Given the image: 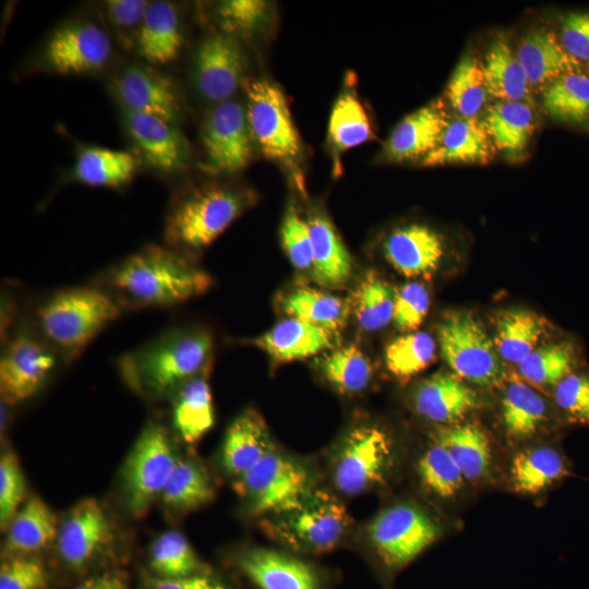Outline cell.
Returning a JSON list of instances; mask_svg holds the SVG:
<instances>
[{"instance_id": "6da1fadb", "label": "cell", "mask_w": 589, "mask_h": 589, "mask_svg": "<svg viewBox=\"0 0 589 589\" xmlns=\"http://www.w3.org/2000/svg\"><path fill=\"white\" fill-rule=\"evenodd\" d=\"M125 311L172 306L205 293L213 278L169 247L148 244L106 268L94 280Z\"/></svg>"}, {"instance_id": "7a4b0ae2", "label": "cell", "mask_w": 589, "mask_h": 589, "mask_svg": "<svg viewBox=\"0 0 589 589\" xmlns=\"http://www.w3.org/2000/svg\"><path fill=\"white\" fill-rule=\"evenodd\" d=\"M213 346V337L205 329L172 327L122 354L118 365L127 383L139 393L152 398L173 396L205 371Z\"/></svg>"}, {"instance_id": "3957f363", "label": "cell", "mask_w": 589, "mask_h": 589, "mask_svg": "<svg viewBox=\"0 0 589 589\" xmlns=\"http://www.w3.org/2000/svg\"><path fill=\"white\" fill-rule=\"evenodd\" d=\"M122 312L119 304L95 285L69 287L38 303L32 323L58 357L70 362Z\"/></svg>"}, {"instance_id": "277c9868", "label": "cell", "mask_w": 589, "mask_h": 589, "mask_svg": "<svg viewBox=\"0 0 589 589\" xmlns=\"http://www.w3.org/2000/svg\"><path fill=\"white\" fill-rule=\"evenodd\" d=\"M250 201L249 193L219 184L202 187L182 195L167 214V247L191 257L241 216Z\"/></svg>"}, {"instance_id": "5b68a950", "label": "cell", "mask_w": 589, "mask_h": 589, "mask_svg": "<svg viewBox=\"0 0 589 589\" xmlns=\"http://www.w3.org/2000/svg\"><path fill=\"white\" fill-rule=\"evenodd\" d=\"M440 352L452 372L465 382L494 387L504 380V366L494 340L469 311H452L437 326Z\"/></svg>"}, {"instance_id": "8992f818", "label": "cell", "mask_w": 589, "mask_h": 589, "mask_svg": "<svg viewBox=\"0 0 589 589\" xmlns=\"http://www.w3.org/2000/svg\"><path fill=\"white\" fill-rule=\"evenodd\" d=\"M266 526L285 544L322 553L340 542L349 526V517L336 497L325 491L312 490L293 508L271 515Z\"/></svg>"}, {"instance_id": "52a82bcc", "label": "cell", "mask_w": 589, "mask_h": 589, "mask_svg": "<svg viewBox=\"0 0 589 589\" xmlns=\"http://www.w3.org/2000/svg\"><path fill=\"white\" fill-rule=\"evenodd\" d=\"M178 459L166 429L156 422L148 423L123 468L127 503L134 517L144 516L160 498Z\"/></svg>"}, {"instance_id": "ba28073f", "label": "cell", "mask_w": 589, "mask_h": 589, "mask_svg": "<svg viewBox=\"0 0 589 589\" xmlns=\"http://www.w3.org/2000/svg\"><path fill=\"white\" fill-rule=\"evenodd\" d=\"M247 118L253 142L265 157L292 163L301 154V140L281 88L267 79L245 86Z\"/></svg>"}, {"instance_id": "9c48e42d", "label": "cell", "mask_w": 589, "mask_h": 589, "mask_svg": "<svg viewBox=\"0 0 589 589\" xmlns=\"http://www.w3.org/2000/svg\"><path fill=\"white\" fill-rule=\"evenodd\" d=\"M440 525L419 506L399 503L381 510L368 534L380 558L390 568H401L433 544Z\"/></svg>"}, {"instance_id": "30bf717a", "label": "cell", "mask_w": 589, "mask_h": 589, "mask_svg": "<svg viewBox=\"0 0 589 589\" xmlns=\"http://www.w3.org/2000/svg\"><path fill=\"white\" fill-rule=\"evenodd\" d=\"M58 354L33 323H23L5 339L0 360V392L4 404L32 398L52 372Z\"/></svg>"}, {"instance_id": "8fae6325", "label": "cell", "mask_w": 589, "mask_h": 589, "mask_svg": "<svg viewBox=\"0 0 589 589\" xmlns=\"http://www.w3.org/2000/svg\"><path fill=\"white\" fill-rule=\"evenodd\" d=\"M236 485L253 513L268 516L293 508L313 490L308 472L273 448Z\"/></svg>"}, {"instance_id": "7c38bea8", "label": "cell", "mask_w": 589, "mask_h": 589, "mask_svg": "<svg viewBox=\"0 0 589 589\" xmlns=\"http://www.w3.org/2000/svg\"><path fill=\"white\" fill-rule=\"evenodd\" d=\"M392 443L385 431L373 425L353 429L346 437L333 470L336 488L357 495L378 482L389 461Z\"/></svg>"}, {"instance_id": "4fadbf2b", "label": "cell", "mask_w": 589, "mask_h": 589, "mask_svg": "<svg viewBox=\"0 0 589 589\" xmlns=\"http://www.w3.org/2000/svg\"><path fill=\"white\" fill-rule=\"evenodd\" d=\"M202 141L214 172L233 173L245 168L254 143L245 106L232 99L216 104L205 119Z\"/></svg>"}, {"instance_id": "5bb4252c", "label": "cell", "mask_w": 589, "mask_h": 589, "mask_svg": "<svg viewBox=\"0 0 589 589\" xmlns=\"http://www.w3.org/2000/svg\"><path fill=\"white\" fill-rule=\"evenodd\" d=\"M244 71V55L230 34L216 33L200 44L193 80L204 99L215 104L230 100L242 83Z\"/></svg>"}, {"instance_id": "9a60e30c", "label": "cell", "mask_w": 589, "mask_h": 589, "mask_svg": "<svg viewBox=\"0 0 589 589\" xmlns=\"http://www.w3.org/2000/svg\"><path fill=\"white\" fill-rule=\"evenodd\" d=\"M111 55V40L105 29L92 21H79L52 34L44 58L55 72L80 74L100 70Z\"/></svg>"}, {"instance_id": "2e32d148", "label": "cell", "mask_w": 589, "mask_h": 589, "mask_svg": "<svg viewBox=\"0 0 589 589\" xmlns=\"http://www.w3.org/2000/svg\"><path fill=\"white\" fill-rule=\"evenodd\" d=\"M109 521L94 498L75 504L58 527L57 546L62 561L71 568H83L109 543Z\"/></svg>"}, {"instance_id": "e0dca14e", "label": "cell", "mask_w": 589, "mask_h": 589, "mask_svg": "<svg viewBox=\"0 0 589 589\" xmlns=\"http://www.w3.org/2000/svg\"><path fill=\"white\" fill-rule=\"evenodd\" d=\"M112 87L124 111L157 116L176 124L180 99L171 81L160 73L145 67H128L115 79Z\"/></svg>"}, {"instance_id": "ac0fdd59", "label": "cell", "mask_w": 589, "mask_h": 589, "mask_svg": "<svg viewBox=\"0 0 589 589\" xmlns=\"http://www.w3.org/2000/svg\"><path fill=\"white\" fill-rule=\"evenodd\" d=\"M385 259L400 275L429 277L435 273L444 255L440 233L424 224L395 228L383 244Z\"/></svg>"}, {"instance_id": "d6986e66", "label": "cell", "mask_w": 589, "mask_h": 589, "mask_svg": "<svg viewBox=\"0 0 589 589\" xmlns=\"http://www.w3.org/2000/svg\"><path fill=\"white\" fill-rule=\"evenodd\" d=\"M125 129L145 160L164 172L182 169L189 146L176 124L153 115L124 111Z\"/></svg>"}, {"instance_id": "ffe728a7", "label": "cell", "mask_w": 589, "mask_h": 589, "mask_svg": "<svg viewBox=\"0 0 589 589\" xmlns=\"http://www.w3.org/2000/svg\"><path fill=\"white\" fill-rule=\"evenodd\" d=\"M413 404L425 419L452 425L480 408L481 401L476 390L454 373L437 372L417 386Z\"/></svg>"}, {"instance_id": "44dd1931", "label": "cell", "mask_w": 589, "mask_h": 589, "mask_svg": "<svg viewBox=\"0 0 589 589\" xmlns=\"http://www.w3.org/2000/svg\"><path fill=\"white\" fill-rule=\"evenodd\" d=\"M449 120L440 101H432L406 116L386 140L382 155L401 163L430 153L438 144Z\"/></svg>"}, {"instance_id": "7402d4cb", "label": "cell", "mask_w": 589, "mask_h": 589, "mask_svg": "<svg viewBox=\"0 0 589 589\" xmlns=\"http://www.w3.org/2000/svg\"><path fill=\"white\" fill-rule=\"evenodd\" d=\"M335 336L323 327L288 316L250 342L274 362L288 363L329 349Z\"/></svg>"}, {"instance_id": "603a6c76", "label": "cell", "mask_w": 589, "mask_h": 589, "mask_svg": "<svg viewBox=\"0 0 589 589\" xmlns=\"http://www.w3.org/2000/svg\"><path fill=\"white\" fill-rule=\"evenodd\" d=\"M239 567L260 589H318L316 574L308 564L277 551H247Z\"/></svg>"}, {"instance_id": "cb8c5ba5", "label": "cell", "mask_w": 589, "mask_h": 589, "mask_svg": "<svg viewBox=\"0 0 589 589\" xmlns=\"http://www.w3.org/2000/svg\"><path fill=\"white\" fill-rule=\"evenodd\" d=\"M135 43L137 52L152 64H167L177 59L183 37L178 11L171 2H149Z\"/></svg>"}, {"instance_id": "d4e9b609", "label": "cell", "mask_w": 589, "mask_h": 589, "mask_svg": "<svg viewBox=\"0 0 589 589\" xmlns=\"http://www.w3.org/2000/svg\"><path fill=\"white\" fill-rule=\"evenodd\" d=\"M492 153V141L483 122L476 118H459L448 122L438 144L420 161L423 166L484 164L489 163Z\"/></svg>"}, {"instance_id": "484cf974", "label": "cell", "mask_w": 589, "mask_h": 589, "mask_svg": "<svg viewBox=\"0 0 589 589\" xmlns=\"http://www.w3.org/2000/svg\"><path fill=\"white\" fill-rule=\"evenodd\" d=\"M271 449L265 422L255 411L247 410L232 421L225 434L223 465L238 480Z\"/></svg>"}, {"instance_id": "4316f807", "label": "cell", "mask_w": 589, "mask_h": 589, "mask_svg": "<svg viewBox=\"0 0 589 589\" xmlns=\"http://www.w3.org/2000/svg\"><path fill=\"white\" fill-rule=\"evenodd\" d=\"M58 527L50 507L39 497L29 498L5 529V557L28 556L39 552L56 541Z\"/></svg>"}, {"instance_id": "83f0119b", "label": "cell", "mask_w": 589, "mask_h": 589, "mask_svg": "<svg viewBox=\"0 0 589 589\" xmlns=\"http://www.w3.org/2000/svg\"><path fill=\"white\" fill-rule=\"evenodd\" d=\"M313 262V279L324 287H340L350 278L352 260L332 221L315 213L308 218Z\"/></svg>"}, {"instance_id": "f1b7e54d", "label": "cell", "mask_w": 589, "mask_h": 589, "mask_svg": "<svg viewBox=\"0 0 589 589\" xmlns=\"http://www.w3.org/2000/svg\"><path fill=\"white\" fill-rule=\"evenodd\" d=\"M516 55L530 85L551 83L579 68V61L563 48L556 36L542 28L527 33Z\"/></svg>"}, {"instance_id": "f546056e", "label": "cell", "mask_w": 589, "mask_h": 589, "mask_svg": "<svg viewBox=\"0 0 589 589\" xmlns=\"http://www.w3.org/2000/svg\"><path fill=\"white\" fill-rule=\"evenodd\" d=\"M568 464L552 446H536L520 450L512 460L509 480L515 492L538 494L566 478Z\"/></svg>"}, {"instance_id": "4dcf8cb0", "label": "cell", "mask_w": 589, "mask_h": 589, "mask_svg": "<svg viewBox=\"0 0 589 589\" xmlns=\"http://www.w3.org/2000/svg\"><path fill=\"white\" fill-rule=\"evenodd\" d=\"M482 122L492 144L513 158L524 154L536 127L532 109L519 100L494 104Z\"/></svg>"}, {"instance_id": "1f68e13d", "label": "cell", "mask_w": 589, "mask_h": 589, "mask_svg": "<svg viewBox=\"0 0 589 589\" xmlns=\"http://www.w3.org/2000/svg\"><path fill=\"white\" fill-rule=\"evenodd\" d=\"M454 458L466 481L484 478L492 464V449L485 432L473 423L440 428L434 436Z\"/></svg>"}, {"instance_id": "d6a6232c", "label": "cell", "mask_w": 589, "mask_h": 589, "mask_svg": "<svg viewBox=\"0 0 589 589\" xmlns=\"http://www.w3.org/2000/svg\"><path fill=\"white\" fill-rule=\"evenodd\" d=\"M139 160L128 152L99 146L83 147L75 159L74 178L96 188H119L129 183Z\"/></svg>"}, {"instance_id": "836d02e7", "label": "cell", "mask_w": 589, "mask_h": 589, "mask_svg": "<svg viewBox=\"0 0 589 589\" xmlns=\"http://www.w3.org/2000/svg\"><path fill=\"white\" fill-rule=\"evenodd\" d=\"M214 419L213 397L204 375L191 378L173 395V425L185 443L197 442L211 430Z\"/></svg>"}, {"instance_id": "e575fe53", "label": "cell", "mask_w": 589, "mask_h": 589, "mask_svg": "<svg viewBox=\"0 0 589 589\" xmlns=\"http://www.w3.org/2000/svg\"><path fill=\"white\" fill-rule=\"evenodd\" d=\"M579 351L569 339L538 346L518 365L521 378L537 388H552L567 375L579 370Z\"/></svg>"}, {"instance_id": "d590c367", "label": "cell", "mask_w": 589, "mask_h": 589, "mask_svg": "<svg viewBox=\"0 0 589 589\" xmlns=\"http://www.w3.org/2000/svg\"><path fill=\"white\" fill-rule=\"evenodd\" d=\"M545 329V320L533 311H504L497 317L493 339L501 359L518 364L538 347Z\"/></svg>"}, {"instance_id": "8d00e7d4", "label": "cell", "mask_w": 589, "mask_h": 589, "mask_svg": "<svg viewBox=\"0 0 589 589\" xmlns=\"http://www.w3.org/2000/svg\"><path fill=\"white\" fill-rule=\"evenodd\" d=\"M501 416L503 426L514 440L533 436L546 422L545 399L525 381H512L503 395Z\"/></svg>"}, {"instance_id": "74e56055", "label": "cell", "mask_w": 589, "mask_h": 589, "mask_svg": "<svg viewBox=\"0 0 589 589\" xmlns=\"http://www.w3.org/2000/svg\"><path fill=\"white\" fill-rule=\"evenodd\" d=\"M283 312L337 334L346 324L350 304L326 291L300 287L287 293L280 302Z\"/></svg>"}, {"instance_id": "f35d334b", "label": "cell", "mask_w": 589, "mask_h": 589, "mask_svg": "<svg viewBox=\"0 0 589 589\" xmlns=\"http://www.w3.org/2000/svg\"><path fill=\"white\" fill-rule=\"evenodd\" d=\"M488 94L500 100L522 101L529 93L525 70L504 37L490 45L482 63Z\"/></svg>"}, {"instance_id": "ab89813d", "label": "cell", "mask_w": 589, "mask_h": 589, "mask_svg": "<svg viewBox=\"0 0 589 589\" xmlns=\"http://www.w3.org/2000/svg\"><path fill=\"white\" fill-rule=\"evenodd\" d=\"M369 116L357 94L342 92L329 115L328 140L337 153L357 147L372 137Z\"/></svg>"}, {"instance_id": "60d3db41", "label": "cell", "mask_w": 589, "mask_h": 589, "mask_svg": "<svg viewBox=\"0 0 589 589\" xmlns=\"http://www.w3.org/2000/svg\"><path fill=\"white\" fill-rule=\"evenodd\" d=\"M542 106L558 121H586L589 117V76L576 71L557 77L544 89Z\"/></svg>"}, {"instance_id": "b9f144b4", "label": "cell", "mask_w": 589, "mask_h": 589, "mask_svg": "<svg viewBox=\"0 0 589 589\" xmlns=\"http://www.w3.org/2000/svg\"><path fill=\"white\" fill-rule=\"evenodd\" d=\"M320 369L324 377L345 394L362 392L373 375L371 361L356 345L329 351L322 358Z\"/></svg>"}, {"instance_id": "7bdbcfd3", "label": "cell", "mask_w": 589, "mask_h": 589, "mask_svg": "<svg viewBox=\"0 0 589 589\" xmlns=\"http://www.w3.org/2000/svg\"><path fill=\"white\" fill-rule=\"evenodd\" d=\"M435 350L436 344L430 334L421 330L407 332L386 346L385 365L398 380H408L432 364Z\"/></svg>"}, {"instance_id": "ee69618b", "label": "cell", "mask_w": 589, "mask_h": 589, "mask_svg": "<svg viewBox=\"0 0 589 589\" xmlns=\"http://www.w3.org/2000/svg\"><path fill=\"white\" fill-rule=\"evenodd\" d=\"M395 289L374 272H369L354 293L353 313L365 332L384 328L393 321Z\"/></svg>"}, {"instance_id": "f6af8a7d", "label": "cell", "mask_w": 589, "mask_h": 589, "mask_svg": "<svg viewBox=\"0 0 589 589\" xmlns=\"http://www.w3.org/2000/svg\"><path fill=\"white\" fill-rule=\"evenodd\" d=\"M482 63L471 53L457 63L448 81L446 95L461 118H474L486 100Z\"/></svg>"}, {"instance_id": "bcb514c9", "label": "cell", "mask_w": 589, "mask_h": 589, "mask_svg": "<svg viewBox=\"0 0 589 589\" xmlns=\"http://www.w3.org/2000/svg\"><path fill=\"white\" fill-rule=\"evenodd\" d=\"M213 489L205 472L193 461L178 459L160 495L163 503L173 510H190L206 503Z\"/></svg>"}, {"instance_id": "7dc6e473", "label": "cell", "mask_w": 589, "mask_h": 589, "mask_svg": "<svg viewBox=\"0 0 589 589\" xmlns=\"http://www.w3.org/2000/svg\"><path fill=\"white\" fill-rule=\"evenodd\" d=\"M149 566L154 576L178 578L199 574L200 561L187 538L169 530L158 536L151 548Z\"/></svg>"}, {"instance_id": "c3c4849f", "label": "cell", "mask_w": 589, "mask_h": 589, "mask_svg": "<svg viewBox=\"0 0 589 589\" xmlns=\"http://www.w3.org/2000/svg\"><path fill=\"white\" fill-rule=\"evenodd\" d=\"M418 474L423 485L442 498L455 496L466 481L448 450L434 438L419 458Z\"/></svg>"}, {"instance_id": "681fc988", "label": "cell", "mask_w": 589, "mask_h": 589, "mask_svg": "<svg viewBox=\"0 0 589 589\" xmlns=\"http://www.w3.org/2000/svg\"><path fill=\"white\" fill-rule=\"evenodd\" d=\"M552 393L565 422L589 426V371L579 369L570 373Z\"/></svg>"}, {"instance_id": "f907efd6", "label": "cell", "mask_w": 589, "mask_h": 589, "mask_svg": "<svg viewBox=\"0 0 589 589\" xmlns=\"http://www.w3.org/2000/svg\"><path fill=\"white\" fill-rule=\"evenodd\" d=\"M280 239L290 263L297 269L311 271L313 252L309 223L293 205L285 213Z\"/></svg>"}, {"instance_id": "816d5d0a", "label": "cell", "mask_w": 589, "mask_h": 589, "mask_svg": "<svg viewBox=\"0 0 589 589\" xmlns=\"http://www.w3.org/2000/svg\"><path fill=\"white\" fill-rule=\"evenodd\" d=\"M430 309V294L418 281L406 283L395 289L393 323L401 332L417 330Z\"/></svg>"}, {"instance_id": "f5cc1de1", "label": "cell", "mask_w": 589, "mask_h": 589, "mask_svg": "<svg viewBox=\"0 0 589 589\" xmlns=\"http://www.w3.org/2000/svg\"><path fill=\"white\" fill-rule=\"evenodd\" d=\"M24 495L25 481L19 460L12 452H4L0 458V526L2 531H5L21 508Z\"/></svg>"}, {"instance_id": "db71d44e", "label": "cell", "mask_w": 589, "mask_h": 589, "mask_svg": "<svg viewBox=\"0 0 589 589\" xmlns=\"http://www.w3.org/2000/svg\"><path fill=\"white\" fill-rule=\"evenodd\" d=\"M48 574L43 563L28 556L4 557L0 566V589H46Z\"/></svg>"}, {"instance_id": "11a10c76", "label": "cell", "mask_w": 589, "mask_h": 589, "mask_svg": "<svg viewBox=\"0 0 589 589\" xmlns=\"http://www.w3.org/2000/svg\"><path fill=\"white\" fill-rule=\"evenodd\" d=\"M267 8L262 0H227L219 3L217 13L227 32L251 33L265 21Z\"/></svg>"}, {"instance_id": "9f6ffc18", "label": "cell", "mask_w": 589, "mask_h": 589, "mask_svg": "<svg viewBox=\"0 0 589 589\" xmlns=\"http://www.w3.org/2000/svg\"><path fill=\"white\" fill-rule=\"evenodd\" d=\"M561 44L576 60L589 59V12L570 13L562 23Z\"/></svg>"}, {"instance_id": "6f0895ef", "label": "cell", "mask_w": 589, "mask_h": 589, "mask_svg": "<svg viewBox=\"0 0 589 589\" xmlns=\"http://www.w3.org/2000/svg\"><path fill=\"white\" fill-rule=\"evenodd\" d=\"M148 5L146 0H109L105 2V10L116 29L132 32L136 38Z\"/></svg>"}, {"instance_id": "680465c9", "label": "cell", "mask_w": 589, "mask_h": 589, "mask_svg": "<svg viewBox=\"0 0 589 589\" xmlns=\"http://www.w3.org/2000/svg\"><path fill=\"white\" fill-rule=\"evenodd\" d=\"M147 589H226L215 578L206 574H194L178 578L153 576L146 582Z\"/></svg>"}, {"instance_id": "91938a15", "label": "cell", "mask_w": 589, "mask_h": 589, "mask_svg": "<svg viewBox=\"0 0 589 589\" xmlns=\"http://www.w3.org/2000/svg\"><path fill=\"white\" fill-rule=\"evenodd\" d=\"M127 587L125 576L121 573L113 572L89 578L75 589H127Z\"/></svg>"}]
</instances>
